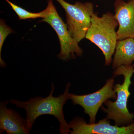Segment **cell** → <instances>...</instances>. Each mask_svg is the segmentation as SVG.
Masks as SVG:
<instances>
[{"instance_id":"cell-1","label":"cell","mask_w":134,"mask_h":134,"mask_svg":"<svg viewBox=\"0 0 134 134\" xmlns=\"http://www.w3.org/2000/svg\"><path fill=\"white\" fill-rule=\"evenodd\" d=\"M70 86L71 83H68L64 93L54 97L53 95L55 86L52 83L51 91L46 97H35L27 101L11 99L9 100V103L25 110L26 125L30 132L39 117L43 115H50L54 116L59 121L60 133L68 134L70 132L71 129L69 124L65 120L63 108L67 100L69 99V91Z\"/></svg>"},{"instance_id":"cell-2","label":"cell","mask_w":134,"mask_h":134,"mask_svg":"<svg viewBox=\"0 0 134 134\" xmlns=\"http://www.w3.org/2000/svg\"><path fill=\"white\" fill-rule=\"evenodd\" d=\"M134 74V65H122L115 69L113 72L114 76L122 75L124 81L122 84L117 83L114 86L117 95L115 102L107 99L104 103L107 108L101 107V110L107 114V118L114 121L115 125L119 126H128L134 122V114L130 113L127 108L128 99L130 95L129 88Z\"/></svg>"},{"instance_id":"cell-3","label":"cell","mask_w":134,"mask_h":134,"mask_svg":"<svg viewBox=\"0 0 134 134\" xmlns=\"http://www.w3.org/2000/svg\"><path fill=\"white\" fill-rule=\"evenodd\" d=\"M119 25L114 15L111 12H107L100 17L94 12L92 16L91 25L85 37L102 51L106 66L110 65L113 60L118 40L115 29Z\"/></svg>"},{"instance_id":"cell-4","label":"cell","mask_w":134,"mask_h":134,"mask_svg":"<svg viewBox=\"0 0 134 134\" xmlns=\"http://www.w3.org/2000/svg\"><path fill=\"white\" fill-rule=\"evenodd\" d=\"M46 9V16L40 21L48 24L58 35L60 45V51L58 54V58L67 61L75 59L76 56H81L83 51L79 46L78 42L72 37L67 24L63 22L57 12L52 0H48Z\"/></svg>"},{"instance_id":"cell-5","label":"cell","mask_w":134,"mask_h":134,"mask_svg":"<svg viewBox=\"0 0 134 134\" xmlns=\"http://www.w3.org/2000/svg\"><path fill=\"white\" fill-rule=\"evenodd\" d=\"M65 9L68 29L71 36L78 43L85 38L91 25L94 6L91 2H76L71 4L64 0H55Z\"/></svg>"},{"instance_id":"cell-6","label":"cell","mask_w":134,"mask_h":134,"mask_svg":"<svg viewBox=\"0 0 134 134\" xmlns=\"http://www.w3.org/2000/svg\"><path fill=\"white\" fill-rule=\"evenodd\" d=\"M114 83L113 78L107 79L101 89L87 95L69 93V99L72 100L73 104L79 105L83 108L85 113L90 117V123H96V115L103 103L110 98H117V93L114 90Z\"/></svg>"},{"instance_id":"cell-7","label":"cell","mask_w":134,"mask_h":134,"mask_svg":"<svg viewBox=\"0 0 134 134\" xmlns=\"http://www.w3.org/2000/svg\"><path fill=\"white\" fill-rule=\"evenodd\" d=\"M69 124L70 134H134V122L126 126H113L107 118L97 123L88 124L83 118L77 117Z\"/></svg>"},{"instance_id":"cell-8","label":"cell","mask_w":134,"mask_h":134,"mask_svg":"<svg viewBox=\"0 0 134 134\" xmlns=\"http://www.w3.org/2000/svg\"><path fill=\"white\" fill-rule=\"evenodd\" d=\"M114 16L119 23L117 40L134 38V0H115Z\"/></svg>"},{"instance_id":"cell-9","label":"cell","mask_w":134,"mask_h":134,"mask_svg":"<svg viewBox=\"0 0 134 134\" xmlns=\"http://www.w3.org/2000/svg\"><path fill=\"white\" fill-rule=\"evenodd\" d=\"M9 100L0 102V134L3 132L8 134H29L26 119L17 112L7 105Z\"/></svg>"},{"instance_id":"cell-10","label":"cell","mask_w":134,"mask_h":134,"mask_svg":"<svg viewBox=\"0 0 134 134\" xmlns=\"http://www.w3.org/2000/svg\"><path fill=\"white\" fill-rule=\"evenodd\" d=\"M134 61V38L117 40L112 68L115 69L122 65L130 66Z\"/></svg>"},{"instance_id":"cell-11","label":"cell","mask_w":134,"mask_h":134,"mask_svg":"<svg viewBox=\"0 0 134 134\" xmlns=\"http://www.w3.org/2000/svg\"><path fill=\"white\" fill-rule=\"evenodd\" d=\"M9 4L13 10L15 12L20 20H25L27 19H34L37 18H44L47 13V9L38 13H33L29 12L13 3L9 0H5Z\"/></svg>"},{"instance_id":"cell-12","label":"cell","mask_w":134,"mask_h":134,"mask_svg":"<svg viewBox=\"0 0 134 134\" xmlns=\"http://www.w3.org/2000/svg\"><path fill=\"white\" fill-rule=\"evenodd\" d=\"M14 31L5 23L2 19L0 21V65L2 68H5L6 64L2 59L1 52L3 45L6 38L10 34L13 33Z\"/></svg>"}]
</instances>
